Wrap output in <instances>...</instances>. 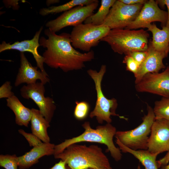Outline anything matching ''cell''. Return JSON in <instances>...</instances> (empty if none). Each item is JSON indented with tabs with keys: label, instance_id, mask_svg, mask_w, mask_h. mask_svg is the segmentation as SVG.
Listing matches in <instances>:
<instances>
[{
	"label": "cell",
	"instance_id": "obj_1",
	"mask_svg": "<svg viewBox=\"0 0 169 169\" xmlns=\"http://www.w3.org/2000/svg\"><path fill=\"white\" fill-rule=\"evenodd\" d=\"M47 38L42 36L39 40L40 46L47 49L43 54L44 62L49 67L59 68L64 72L82 69L84 63L94 59V51L84 53L76 50L71 43L70 34L63 33L57 34L49 28L44 30Z\"/></svg>",
	"mask_w": 169,
	"mask_h": 169
},
{
	"label": "cell",
	"instance_id": "obj_2",
	"mask_svg": "<svg viewBox=\"0 0 169 169\" xmlns=\"http://www.w3.org/2000/svg\"><path fill=\"white\" fill-rule=\"evenodd\" d=\"M54 156L64 161L68 169H112L102 148L96 145L73 144Z\"/></svg>",
	"mask_w": 169,
	"mask_h": 169
},
{
	"label": "cell",
	"instance_id": "obj_3",
	"mask_svg": "<svg viewBox=\"0 0 169 169\" xmlns=\"http://www.w3.org/2000/svg\"><path fill=\"white\" fill-rule=\"evenodd\" d=\"M84 130L81 134L76 137L65 140L62 143L55 145L54 156L62 152L68 146L82 142H96L105 145L107 151L110 152L112 157L116 161L122 158L121 151L115 145L113 138L117 131L116 128L110 123L99 125L95 129L92 128L90 123L86 121L82 125Z\"/></svg>",
	"mask_w": 169,
	"mask_h": 169
},
{
	"label": "cell",
	"instance_id": "obj_4",
	"mask_svg": "<svg viewBox=\"0 0 169 169\" xmlns=\"http://www.w3.org/2000/svg\"><path fill=\"white\" fill-rule=\"evenodd\" d=\"M149 33L144 29H111L101 41L107 43L113 51L120 54L147 51L149 46Z\"/></svg>",
	"mask_w": 169,
	"mask_h": 169
},
{
	"label": "cell",
	"instance_id": "obj_5",
	"mask_svg": "<svg viewBox=\"0 0 169 169\" xmlns=\"http://www.w3.org/2000/svg\"><path fill=\"white\" fill-rule=\"evenodd\" d=\"M106 66L102 65L99 72L89 69L87 72L95 83L97 93V100L95 107L90 114L92 118L95 117L98 123L102 124L104 121L110 123L111 116H116L120 118H125L116 113L117 107L116 100L114 98L108 99L104 95L101 88V82L103 77L106 71Z\"/></svg>",
	"mask_w": 169,
	"mask_h": 169
},
{
	"label": "cell",
	"instance_id": "obj_6",
	"mask_svg": "<svg viewBox=\"0 0 169 169\" xmlns=\"http://www.w3.org/2000/svg\"><path fill=\"white\" fill-rule=\"evenodd\" d=\"M147 113L142 123L135 128L126 131H117L115 136L125 146L134 150H147L152 124L155 120L153 109L147 105Z\"/></svg>",
	"mask_w": 169,
	"mask_h": 169
},
{
	"label": "cell",
	"instance_id": "obj_7",
	"mask_svg": "<svg viewBox=\"0 0 169 169\" xmlns=\"http://www.w3.org/2000/svg\"><path fill=\"white\" fill-rule=\"evenodd\" d=\"M107 26L81 23L74 27L70 34L71 43L75 49L88 52L97 46L110 30Z\"/></svg>",
	"mask_w": 169,
	"mask_h": 169
},
{
	"label": "cell",
	"instance_id": "obj_8",
	"mask_svg": "<svg viewBox=\"0 0 169 169\" xmlns=\"http://www.w3.org/2000/svg\"><path fill=\"white\" fill-rule=\"evenodd\" d=\"M96 0L92 3L84 6H79L64 12L57 18L49 21L45 26L54 33L69 26L74 27L82 23L89 17L92 15L99 5Z\"/></svg>",
	"mask_w": 169,
	"mask_h": 169
},
{
	"label": "cell",
	"instance_id": "obj_9",
	"mask_svg": "<svg viewBox=\"0 0 169 169\" xmlns=\"http://www.w3.org/2000/svg\"><path fill=\"white\" fill-rule=\"evenodd\" d=\"M143 5H129L116 0L103 24L111 30L125 28L136 19Z\"/></svg>",
	"mask_w": 169,
	"mask_h": 169
},
{
	"label": "cell",
	"instance_id": "obj_10",
	"mask_svg": "<svg viewBox=\"0 0 169 169\" xmlns=\"http://www.w3.org/2000/svg\"><path fill=\"white\" fill-rule=\"evenodd\" d=\"M44 85L41 82L24 85L20 89V94L24 99L32 100L38 107L43 116L50 123L56 106L52 98L45 96Z\"/></svg>",
	"mask_w": 169,
	"mask_h": 169
},
{
	"label": "cell",
	"instance_id": "obj_11",
	"mask_svg": "<svg viewBox=\"0 0 169 169\" xmlns=\"http://www.w3.org/2000/svg\"><path fill=\"white\" fill-rule=\"evenodd\" d=\"M136 90L169 97V66L162 72L150 73L144 75L135 84Z\"/></svg>",
	"mask_w": 169,
	"mask_h": 169
},
{
	"label": "cell",
	"instance_id": "obj_12",
	"mask_svg": "<svg viewBox=\"0 0 169 169\" xmlns=\"http://www.w3.org/2000/svg\"><path fill=\"white\" fill-rule=\"evenodd\" d=\"M167 17V12L160 9L156 1L148 0L144 4L136 19L125 28L133 30L146 28L154 22H160L162 27L166 25Z\"/></svg>",
	"mask_w": 169,
	"mask_h": 169
},
{
	"label": "cell",
	"instance_id": "obj_13",
	"mask_svg": "<svg viewBox=\"0 0 169 169\" xmlns=\"http://www.w3.org/2000/svg\"><path fill=\"white\" fill-rule=\"evenodd\" d=\"M147 150L159 155L169 151V121L155 119L151 128Z\"/></svg>",
	"mask_w": 169,
	"mask_h": 169
},
{
	"label": "cell",
	"instance_id": "obj_14",
	"mask_svg": "<svg viewBox=\"0 0 169 169\" xmlns=\"http://www.w3.org/2000/svg\"><path fill=\"white\" fill-rule=\"evenodd\" d=\"M43 29V27L42 26L36 32L33 38L30 40L17 41L12 44L7 43L3 41L0 44V52L8 50H16L20 52H30L33 54L38 68L43 73L48 76L44 68V58L38 51V48L40 46L39 43V37Z\"/></svg>",
	"mask_w": 169,
	"mask_h": 169
},
{
	"label": "cell",
	"instance_id": "obj_15",
	"mask_svg": "<svg viewBox=\"0 0 169 169\" xmlns=\"http://www.w3.org/2000/svg\"><path fill=\"white\" fill-rule=\"evenodd\" d=\"M20 67L14 83L16 87L23 83L27 84L35 83L38 79L44 84L49 82L48 76L40 70H38L37 66H33L28 60L24 52H20Z\"/></svg>",
	"mask_w": 169,
	"mask_h": 169
},
{
	"label": "cell",
	"instance_id": "obj_16",
	"mask_svg": "<svg viewBox=\"0 0 169 169\" xmlns=\"http://www.w3.org/2000/svg\"><path fill=\"white\" fill-rule=\"evenodd\" d=\"M147 51L145 60L140 65L137 73L134 75L135 84L139 82L146 74L158 73L161 69L166 68L163 61L168 56V54L155 50L150 43Z\"/></svg>",
	"mask_w": 169,
	"mask_h": 169
},
{
	"label": "cell",
	"instance_id": "obj_17",
	"mask_svg": "<svg viewBox=\"0 0 169 169\" xmlns=\"http://www.w3.org/2000/svg\"><path fill=\"white\" fill-rule=\"evenodd\" d=\"M55 145L49 143H43L33 147L29 151L18 157L19 169H27L39 162V159L45 156L54 155Z\"/></svg>",
	"mask_w": 169,
	"mask_h": 169
},
{
	"label": "cell",
	"instance_id": "obj_18",
	"mask_svg": "<svg viewBox=\"0 0 169 169\" xmlns=\"http://www.w3.org/2000/svg\"><path fill=\"white\" fill-rule=\"evenodd\" d=\"M152 35L150 43L156 51L168 55L169 53V28L166 26L162 29L157 28L154 24L148 25L147 28Z\"/></svg>",
	"mask_w": 169,
	"mask_h": 169
},
{
	"label": "cell",
	"instance_id": "obj_19",
	"mask_svg": "<svg viewBox=\"0 0 169 169\" xmlns=\"http://www.w3.org/2000/svg\"><path fill=\"white\" fill-rule=\"evenodd\" d=\"M31 128L32 133L37 136L44 143H49L50 139L47 129L50 126V123L45 118L40 111L31 109Z\"/></svg>",
	"mask_w": 169,
	"mask_h": 169
},
{
	"label": "cell",
	"instance_id": "obj_20",
	"mask_svg": "<svg viewBox=\"0 0 169 169\" xmlns=\"http://www.w3.org/2000/svg\"><path fill=\"white\" fill-rule=\"evenodd\" d=\"M7 105L15 116V122L20 126L28 127L32 115L31 109L25 107L15 95L7 98Z\"/></svg>",
	"mask_w": 169,
	"mask_h": 169
},
{
	"label": "cell",
	"instance_id": "obj_21",
	"mask_svg": "<svg viewBox=\"0 0 169 169\" xmlns=\"http://www.w3.org/2000/svg\"><path fill=\"white\" fill-rule=\"evenodd\" d=\"M116 143L122 152L129 153L138 159L145 169H158L156 161L158 154L152 153L147 150H133L125 146L116 138Z\"/></svg>",
	"mask_w": 169,
	"mask_h": 169
},
{
	"label": "cell",
	"instance_id": "obj_22",
	"mask_svg": "<svg viewBox=\"0 0 169 169\" xmlns=\"http://www.w3.org/2000/svg\"><path fill=\"white\" fill-rule=\"evenodd\" d=\"M96 0H72L65 4L58 6H52L41 9L40 15L45 16L68 11L79 6L87 5L92 3Z\"/></svg>",
	"mask_w": 169,
	"mask_h": 169
},
{
	"label": "cell",
	"instance_id": "obj_23",
	"mask_svg": "<svg viewBox=\"0 0 169 169\" xmlns=\"http://www.w3.org/2000/svg\"><path fill=\"white\" fill-rule=\"evenodd\" d=\"M115 0H102L100 6L97 12L88 17L84 23H90L96 25L103 24Z\"/></svg>",
	"mask_w": 169,
	"mask_h": 169
},
{
	"label": "cell",
	"instance_id": "obj_24",
	"mask_svg": "<svg viewBox=\"0 0 169 169\" xmlns=\"http://www.w3.org/2000/svg\"><path fill=\"white\" fill-rule=\"evenodd\" d=\"M153 110L155 119H164L169 121V97H162L156 101Z\"/></svg>",
	"mask_w": 169,
	"mask_h": 169
},
{
	"label": "cell",
	"instance_id": "obj_25",
	"mask_svg": "<svg viewBox=\"0 0 169 169\" xmlns=\"http://www.w3.org/2000/svg\"><path fill=\"white\" fill-rule=\"evenodd\" d=\"M0 166L5 169H18V156L15 154L0 155Z\"/></svg>",
	"mask_w": 169,
	"mask_h": 169
},
{
	"label": "cell",
	"instance_id": "obj_26",
	"mask_svg": "<svg viewBox=\"0 0 169 169\" xmlns=\"http://www.w3.org/2000/svg\"><path fill=\"white\" fill-rule=\"evenodd\" d=\"M76 106L74 111L75 118L79 120L85 119L89 113L90 106L89 104L86 101L75 102Z\"/></svg>",
	"mask_w": 169,
	"mask_h": 169
},
{
	"label": "cell",
	"instance_id": "obj_27",
	"mask_svg": "<svg viewBox=\"0 0 169 169\" xmlns=\"http://www.w3.org/2000/svg\"><path fill=\"white\" fill-rule=\"evenodd\" d=\"M18 131L25 138L30 146L35 147L43 143L37 136L32 133H27L22 129L18 130Z\"/></svg>",
	"mask_w": 169,
	"mask_h": 169
},
{
	"label": "cell",
	"instance_id": "obj_28",
	"mask_svg": "<svg viewBox=\"0 0 169 169\" xmlns=\"http://www.w3.org/2000/svg\"><path fill=\"white\" fill-rule=\"evenodd\" d=\"M125 64L127 70L133 73L134 75L137 73L139 65L129 55H126L123 61Z\"/></svg>",
	"mask_w": 169,
	"mask_h": 169
},
{
	"label": "cell",
	"instance_id": "obj_29",
	"mask_svg": "<svg viewBox=\"0 0 169 169\" xmlns=\"http://www.w3.org/2000/svg\"><path fill=\"white\" fill-rule=\"evenodd\" d=\"M12 86L10 82L6 81L0 87V98H10L14 95V93L12 91Z\"/></svg>",
	"mask_w": 169,
	"mask_h": 169
},
{
	"label": "cell",
	"instance_id": "obj_30",
	"mask_svg": "<svg viewBox=\"0 0 169 169\" xmlns=\"http://www.w3.org/2000/svg\"><path fill=\"white\" fill-rule=\"evenodd\" d=\"M147 54V51H137L131 53L129 55L140 65L145 60Z\"/></svg>",
	"mask_w": 169,
	"mask_h": 169
},
{
	"label": "cell",
	"instance_id": "obj_31",
	"mask_svg": "<svg viewBox=\"0 0 169 169\" xmlns=\"http://www.w3.org/2000/svg\"><path fill=\"white\" fill-rule=\"evenodd\" d=\"M158 168L167 165L169 163V151L162 158L156 161Z\"/></svg>",
	"mask_w": 169,
	"mask_h": 169
},
{
	"label": "cell",
	"instance_id": "obj_32",
	"mask_svg": "<svg viewBox=\"0 0 169 169\" xmlns=\"http://www.w3.org/2000/svg\"><path fill=\"white\" fill-rule=\"evenodd\" d=\"M158 5H159L162 8L166 6L168 10L167 20L166 26L169 28V0H158L156 1Z\"/></svg>",
	"mask_w": 169,
	"mask_h": 169
},
{
	"label": "cell",
	"instance_id": "obj_33",
	"mask_svg": "<svg viewBox=\"0 0 169 169\" xmlns=\"http://www.w3.org/2000/svg\"><path fill=\"white\" fill-rule=\"evenodd\" d=\"M122 3L129 5L144 4L147 0H119Z\"/></svg>",
	"mask_w": 169,
	"mask_h": 169
},
{
	"label": "cell",
	"instance_id": "obj_34",
	"mask_svg": "<svg viewBox=\"0 0 169 169\" xmlns=\"http://www.w3.org/2000/svg\"><path fill=\"white\" fill-rule=\"evenodd\" d=\"M49 169H68L66 162L61 160Z\"/></svg>",
	"mask_w": 169,
	"mask_h": 169
},
{
	"label": "cell",
	"instance_id": "obj_35",
	"mask_svg": "<svg viewBox=\"0 0 169 169\" xmlns=\"http://www.w3.org/2000/svg\"><path fill=\"white\" fill-rule=\"evenodd\" d=\"M161 169H169V163L166 165L161 167Z\"/></svg>",
	"mask_w": 169,
	"mask_h": 169
},
{
	"label": "cell",
	"instance_id": "obj_36",
	"mask_svg": "<svg viewBox=\"0 0 169 169\" xmlns=\"http://www.w3.org/2000/svg\"><path fill=\"white\" fill-rule=\"evenodd\" d=\"M136 169H141L140 166L139 165L138 166Z\"/></svg>",
	"mask_w": 169,
	"mask_h": 169
},
{
	"label": "cell",
	"instance_id": "obj_37",
	"mask_svg": "<svg viewBox=\"0 0 169 169\" xmlns=\"http://www.w3.org/2000/svg\"><path fill=\"white\" fill-rule=\"evenodd\" d=\"M86 169H93V168H89Z\"/></svg>",
	"mask_w": 169,
	"mask_h": 169
}]
</instances>
